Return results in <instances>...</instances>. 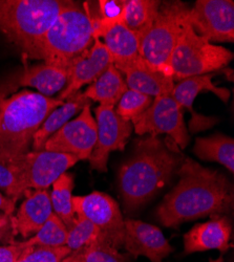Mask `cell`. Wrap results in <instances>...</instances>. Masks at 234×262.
<instances>
[{
	"label": "cell",
	"instance_id": "1",
	"mask_svg": "<svg viewBox=\"0 0 234 262\" xmlns=\"http://www.w3.org/2000/svg\"><path fill=\"white\" fill-rule=\"evenodd\" d=\"M177 176L178 184L155 211L162 226L178 228L199 218L227 215L233 210V187L225 174L186 157Z\"/></svg>",
	"mask_w": 234,
	"mask_h": 262
},
{
	"label": "cell",
	"instance_id": "2",
	"mask_svg": "<svg viewBox=\"0 0 234 262\" xmlns=\"http://www.w3.org/2000/svg\"><path fill=\"white\" fill-rule=\"evenodd\" d=\"M185 158L170 138L148 136L137 140L132 156L121 166L118 176L126 211H137L152 201L177 176Z\"/></svg>",
	"mask_w": 234,
	"mask_h": 262
},
{
	"label": "cell",
	"instance_id": "3",
	"mask_svg": "<svg viewBox=\"0 0 234 262\" xmlns=\"http://www.w3.org/2000/svg\"><path fill=\"white\" fill-rule=\"evenodd\" d=\"M63 101L28 90L0 96V156L15 157L32 150L34 135Z\"/></svg>",
	"mask_w": 234,
	"mask_h": 262
},
{
	"label": "cell",
	"instance_id": "4",
	"mask_svg": "<svg viewBox=\"0 0 234 262\" xmlns=\"http://www.w3.org/2000/svg\"><path fill=\"white\" fill-rule=\"evenodd\" d=\"M94 17L88 3L69 2L40 39L33 60L68 72L72 63L93 46Z\"/></svg>",
	"mask_w": 234,
	"mask_h": 262
},
{
	"label": "cell",
	"instance_id": "5",
	"mask_svg": "<svg viewBox=\"0 0 234 262\" xmlns=\"http://www.w3.org/2000/svg\"><path fill=\"white\" fill-rule=\"evenodd\" d=\"M66 0H0V32L33 59L39 41L66 8Z\"/></svg>",
	"mask_w": 234,
	"mask_h": 262
},
{
	"label": "cell",
	"instance_id": "6",
	"mask_svg": "<svg viewBox=\"0 0 234 262\" xmlns=\"http://www.w3.org/2000/svg\"><path fill=\"white\" fill-rule=\"evenodd\" d=\"M189 9L182 2L162 3L155 23L140 38L139 55L170 76L173 74L169 68V60L188 24Z\"/></svg>",
	"mask_w": 234,
	"mask_h": 262
},
{
	"label": "cell",
	"instance_id": "7",
	"mask_svg": "<svg viewBox=\"0 0 234 262\" xmlns=\"http://www.w3.org/2000/svg\"><path fill=\"white\" fill-rule=\"evenodd\" d=\"M233 53L199 36L187 24L169 60L174 80L207 75L224 69L232 61Z\"/></svg>",
	"mask_w": 234,
	"mask_h": 262
},
{
	"label": "cell",
	"instance_id": "8",
	"mask_svg": "<svg viewBox=\"0 0 234 262\" xmlns=\"http://www.w3.org/2000/svg\"><path fill=\"white\" fill-rule=\"evenodd\" d=\"M0 162L19 174L27 189L45 190L80 161L71 155L31 150L15 157L0 156Z\"/></svg>",
	"mask_w": 234,
	"mask_h": 262
},
{
	"label": "cell",
	"instance_id": "9",
	"mask_svg": "<svg viewBox=\"0 0 234 262\" xmlns=\"http://www.w3.org/2000/svg\"><path fill=\"white\" fill-rule=\"evenodd\" d=\"M139 136L167 135L180 149L187 147L190 141L188 129L184 122L183 108L172 94L154 98L152 105L133 122Z\"/></svg>",
	"mask_w": 234,
	"mask_h": 262
},
{
	"label": "cell",
	"instance_id": "10",
	"mask_svg": "<svg viewBox=\"0 0 234 262\" xmlns=\"http://www.w3.org/2000/svg\"><path fill=\"white\" fill-rule=\"evenodd\" d=\"M73 207L77 217L87 218L101 232V237L116 249L124 243V220L118 203L103 192H92L73 196Z\"/></svg>",
	"mask_w": 234,
	"mask_h": 262
},
{
	"label": "cell",
	"instance_id": "11",
	"mask_svg": "<svg viewBox=\"0 0 234 262\" xmlns=\"http://www.w3.org/2000/svg\"><path fill=\"white\" fill-rule=\"evenodd\" d=\"M187 20L194 31L209 42H233L234 3L232 0H198Z\"/></svg>",
	"mask_w": 234,
	"mask_h": 262
},
{
	"label": "cell",
	"instance_id": "12",
	"mask_svg": "<svg viewBox=\"0 0 234 262\" xmlns=\"http://www.w3.org/2000/svg\"><path fill=\"white\" fill-rule=\"evenodd\" d=\"M92 104L79 116L62 126L45 144L44 150L71 155L79 161L89 160L97 140V124L92 115Z\"/></svg>",
	"mask_w": 234,
	"mask_h": 262
},
{
	"label": "cell",
	"instance_id": "13",
	"mask_svg": "<svg viewBox=\"0 0 234 262\" xmlns=\"http://www.w3.org/2000/svg\"><path fill=\"white\" fill-rule=\"evenodd\" d=\"M95 112L97 140L89 161L94 170L106 172L110 155L116 150H124L134 127L132 122H126L117 115L115 107L99 106Z\"/></svg>",
	"mask_w": 234,
	"mask_h": 262
},
{
	"label": "cell",
	"instance_id": "14",
	"mask_svg": "<svg viewBox=\"0 0 234 262\" xmlns=\"http://www.w3.org/2000/svg\"><path fill=\"white\" fill-rule=\"evenodd\" d=\"M68 84V72L46 63L28 65L13 74L0 85V96L7 97L17 93L19 87H34L38 94L48 98H54L61 93Z\"/></svg>",
	"mask_w": 234,
	"mask_h": 262
},
{
	"label": "cell",
	"instance_id": "15",
	"mask_svg": "<svg viewBox=\"0 0 234 262\" xmlns=\"http://www.w3.org/2000/svg\"><path fill=\"white\" fill-rule=\"evenodd\" d=\"M125 250L135 258L145 257L151 262H163L175 249L161 229L141 221L124 220Z\"/></svg>",
	"mask_w": 234,
	"mask_h": 262
},
{
	"label": "cell",
	"instance_id": "16",
	"mask_svg": "<svg viewBox=\"0 0 234 262\" xmlns=\"http://www.w3.org/2000/svg\"><path fill=\"white\" fill-rule=\"evenodd\" d=\"M212 77L214 76L210 74L190 77L179 81L178 84H175L172 96L183 109L185 108L190 113L191 119L188 124V130L191 134H197L200 133V131L207 130L219 123L218 118L206 117L196 113L194 109V102L201 92H212L224 103H227L229 101L230 92L227 89L216 86L212 83Z\"/></svg>",
	"mask_w": 234,
	"mask_h": 262
},
{
	"label": "cell",
	"instance_id": "17",
	"mask_svg": "<svg viewBox=\"0 0 234 262\" xmlns=\"http://www.w3.org/2000/svg\"><path fill=\"white\" fill-rule=\"evenodd\" d=\"M113 64V57L104 43L100 39H95L93 46L69 68L68 84L56 98L65 102L69 97L80 92L84 85L95 82Z\"/></svg>",
	"mask_w": 234,
	"mask_h": 262
},
{
	"label": "cell",
	"instance_id": "18",
	"mask_svg": "<svg viewBox=\"0 0 234 262\" xmlns=\"http://www.w3.org/2000/svg\"><path fill=\"white\" fill-rule=\"evenodd\" d=\"M115 67L124 76L129 90L152 98L173 93L175 87L173 76L154 67L141 56L127 63L116 64Z\"/></svg>",
	"mask_w": 234,
	"mask_h": 262
},
{
	"label": "cell",
	"instance_id": "19",
	"mask_svg": "<svg viewBox=\"0 0 234 262\" xmlns=\"http://www.w3.org/2000/svg\"><path fill=\"white\" fill-rule=\"evenodd\" d=\"M24 198L17 213L12 216V228L15 236L20 235L29 239L49 221L54 211L48 189H28L25 191Z\"/></svg>",
	"mask_w": 234,
	"mask_h": 262
},
{
	"label": "cell",
	"instance_id": "20",
	"mask_svg": "<svg viewBox=\"0 0 234 262\" xmlns=\"http://www.w3.org/2000/svg\"><path fill=\"white\" fill-rule=\"evenodd\" d=\"M232 224L227 215L212 217L209 222L198 224L184 235V255L218 250L227 252L231 245Z\"/></svg>",
	"mask_w": 234,
	"mask_h": 262
},
{
	"label": "cell",
	"instance_id": "21",
	"mask_svg": "<svg viewBox=\"0 0 234 262\" xmlns=\"http://www.w3.org/2000/svg\"><path fill=\"white\" fill-rule=\"evenodd\" d=\"M104 39V46L113 57L114 64L133 61L139 55L140 40L122 23L100 25L97 16L94 17V38Z\"/></svg>",
	"mask_w": 234,
	"mask_h": 262
},
{
	"label": "cell",
	"instance_id": "22",
	"mask_svg": "<svg viewBox=\"0 0 234 262\" xmlns=\"http://www.w3.org/2000/svg\"><path fill=\"white\" fill-rule=\"evenodd\" d=\"M67 100L68 101L61 106L54 109L36 131L32 143L33 151L44 150L46 142L55 133L70 122V120L77 113H80L85 106L92 104V101H90L81 92L72 95Z\"/></svg>",
	"mask_w": 234,
	"mask_h": 262
},
{
	"label": "cell",
	"instance_id": "23",
	"mask_svg": "<svg viewBox=\"0 0 234 262\" xmlns=\"http://www.w3.org/2000/svg\"><path fill=\"white\" fill-rule=\"evenodd\" d=\"M127 90L129 87L122 74L113 64L88 87L83 95L90 101L98 102L100 106L115 107Z\"/></svg>",
	"mask_w": 234,
	"mask_h": 262
},
{
	"label": "cell",
	"instance_id": "24",
	"mask_svg": "<svg viewBox=\"0 0 234 262\" xmlns=\"http://www.w3.org/2000/svg\"><path fill=\"white\" fill-rule=\"evenodd\" d=\"M195 155L202 161L216 162L231 173L234 172V141L222 134L198 138L194 147Z\"/></svg>",
	"mask_w": 234,
	"mask_h": 262
},
{
	"label": "cell",
	"instance_id": "25",
	"mask_svg": "<svg viewBox=\"0 0 234 262\" xmlns=\"http://www.w3.org/2000/svg\"><path fill=\"white\" fill-rule=\"evenodd\" d=\"M159 0H129L124 2L121 23L140 38L155 23L161 7Z\"/></svg>",
	"mask_w": 234,
	"mask_h": 262
},
{
	"label": "cell",
	"instance_id": "26",
	"mask_svg": "<svg viewBox=\"0 0 234 262\" xmlns=\"http://www.w3.org/2000/svg\"><path fill=\"white\" fill-rule=\"evenodd\" d=\"M74 186V176L70 172H66L54 182L52 193H50L54 214L60 218L68 230L77 221L72 201Z\"/></svg>",
	"mask_w": 234,
	"mask_h": 262
},
{
	"label": "cell",
	"instance_id": "27",
	"mask_svg": "<svg viewBox=\"0 0 234 262\" xmlns=\"http://www.w3.org/2000/svg\"><path fill=\"white\" fill-rule=\"evenodd\" d=\"M67 238L68 228L56 214H53L34 236L24 240L21 244L26 248H59L67 246Z\"/></svg>",
	"mask_w": 234,
	"mask_h": 262
},
{
	"label": "cell",
	"instance_id": "28",
	"mask_svg": "<svg viewBox=\"0 0 234 262\" xmlns=\"http://www.w3.org/2000/svg\"><path fill=\"white\" fill-rule=\"evenodd\" d=\"M154 98L141 93L127 90L121 97L115 109L117 115L126 122H133L140 117L153 103Z\"/></svg>",
	"mask_w": 234,
	"mask_h": 262
},
{
	"label": "cell",
	"instance_id": "29",
	"mask_svg": "<svg viewBox=\"0 0 234 262\" xmlns=\"http://www.w3.org/2000/svg\"><path fill=\"white\" fill-rule=\"evenodd\" d=\"M101 237L100 230L87 218L77 217L76 223L68 230L67 247L77 251L90 246Z\"/></svg>",
	"mask_w": 234,
	"mask_h": 262
},
{
	"label": "cell",
	"instance_id": "30",
	"mask_svg": "<svg viewBox=\"0 0 234 262\" xmlns=\"http://www.w3.org/2000/svg\"><path fill=\"white\" fill-rule=\"evenodd\" d=\"M83 262H129L118 249L100 237L95 243L83 248Z\"/></svg>",
	"mask_w": 234,
	"mask_h": 262
},
{
	"label": "cell",
	"instance_id": "31",
	"mask_svg": "<svg viewBox=\"0 0 234 262\" xmlns=\"http://www.w3.org/2000/svg\"><path fill=\"white\" fill-rule=\"evenodd\" d=\"M73 251L67 246L59 248L29 247L20 255L16 262H61Z\"/></svg>",
	"mask_w": 234,
	"mask_h": 262
},
{
	"label": "cell",
	"instance_id": "32",
	"mask_svg": "<svg viewBox=\"0 0 234 262\" xmlns=\"http://www.w3.org/2000/svg\"><path fill=\"white\" fill-rule=\"evenodd\" d=\"M0 189L7 196L17 202L24 198L25 191L28 190L19 174L2 162H0Z\"/></svg>",
	"mask_w": 234,
	"mask_h": 262
},
{
	"label": "cell",
	"instance_id": "33",
	"mask_svg": "<svg viewBox=\"0 0 234 262\" xmlns=\"http://www.w3.org/2000/svg\"><path fill=\"white\" fill-rule=\"evenodd\" d=\"M100 23L103 25H111L121 23L124 10V2H115V0H102L99 2Z\"/></svg>",
	"mask_w": 234,
	"mask_h": 262
},
{
	"label": "cell",
	"instance_id": "34",
	"mask_svg": "<svg viewBox=\"0 0 234 262\" xmlns=\"http://www.w3.org/2000/svg\"><path fill=\"white\" fill-rule=\"evenodd\" d=\"M15 234L12 228V216L0 212V243L6 246L15 243Z\"/></svg>",
	"mask_w": 234,
	"mask_h": 262
},
{
	"label": "cell",
	"instance_id": "35",
	"mask_svg": "<svg viewBox=\"0 0 234 262\" xmlns=\"http://www.w3.org/2000/svg\"><path fill=\"white\" fill-rule=\"evenodd\" d=\"M26 249L21 242L0 247V262H16Z\"/></svg>",
	"mask_w": 234,
	"mask_h": 262
},
{
	"label": "cell",
	"instance_id": "36",
	"mask_svg": "<svg viewBox=\"0 0 234 262\" xmlns=\"http://www.w3.org/2000/svg\"><path fill=\"white\" fill-rule=\"evenodd\" d=\"M16 203L17 201L0 193V212H3L8 216H13L16 209Z\"/></svg>",
	"mask_w": 234,
	"mask_h": 262
},
{
	"label": "cell",
	"instance_id": "37",
	"mask_svg": "<svg viewBox=\"0 0 234 262\" xmlns=\"http://www.w3.org/2000/svg\"><path fill=\"white\" fill-rule=\"evenodd\" d=\"M82 251H83V249L73 251L68 257H66L61 262H83Z\"/></svg>",
	"mask_w": 234,
	"mask_h": 262
}]
</instances>
